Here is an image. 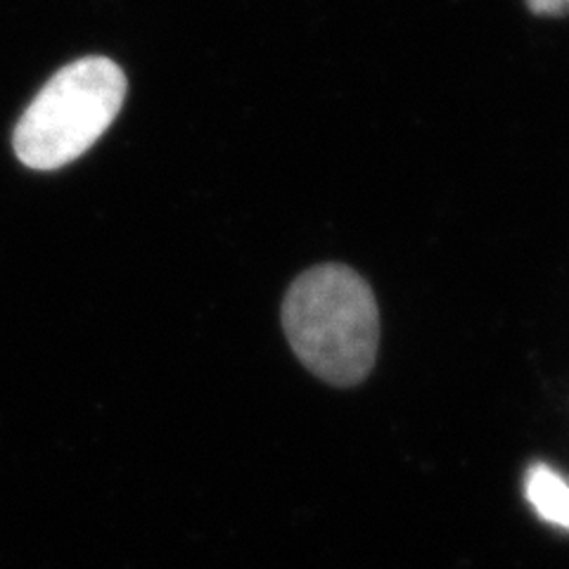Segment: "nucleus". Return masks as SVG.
I'll use <instances>...</instances> for the list:
<instances>
[{"label": "nucleus", "instance_id": "nucleus-1", "mask_svg": "<svg viewBox=\"0 0 569 569\" xmlns=\"http://www.w3.org/2000/svg\"><path fill=\"white\" fill-rule=\"evenodd\" d=\"M282 328L299 361L335 387L359 385L376 363V295L349 266L326 263L301 273L284 297Z\"/></svg>", "mask_w": 569, "mask_h": 569}, {"label": "nucleus", "instance_id": "nucleus-2", "mask_svg": "<svg viewBox=\"0 0 569 569\" xmlns=\"http://www.w3.org/2000/svg\"><path fill=\"white\" fill-rule=\"evenodd\" d=\"M127 91V74L110 58L88 56L64 64L17 121V159L36 171L71 164L112 127Z\"/></svg>", "mask_w": 569, "mask_h": 569}, {"label": "nucleus", "instance_id": "nucleus-3", "mask_svg": "<svg viewBox=\"0 0 569 569\" xmlns=\"http://www.w3.org/2000/svg\"><path fill=\"white\" fill-rule=\"evenodd\" d=\"M527 498L550 525L569 529V482L550 466H533L527 475Z\"/></svg>", "mask_w": 569, "mask_h": 569}, {"label": "nucleus", "instance_id": "nucleus-4", "mask_svg": "<svg viewBox=\"0 0 569 569\" xmlns=\"http://www.w3.org/2000/svg\"><path fill=\"white\" fill-rule=\"evenodd\" d=\"M533 14H565L569 12V0H527Z\"/></svg>", "mask_w": 569, "mask_h": 569}]
</instances>
